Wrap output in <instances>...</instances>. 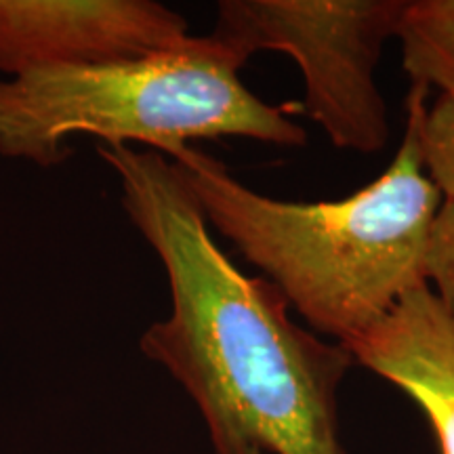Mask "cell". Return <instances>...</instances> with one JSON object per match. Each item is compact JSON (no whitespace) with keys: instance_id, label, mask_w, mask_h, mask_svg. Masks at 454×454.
<instances>
[{"instance_id":"ba28073f","label":"cell","mask_w":454,"mask_h":454,"mask_svg":"<svg viewBox=\"0 0 454 454\" xmlns=\"http://www.w3.org/2000/svg\"><path fill=\"white\" fill-rule=\"evenodd\" d=\"M417 89V145L423 168L440 192L442 200L454 202V99L440 95L434 106H425L427 87Z\"/></svg>"},{"instance_id":"52a82bcc","label":"cell","mask_w":454,"mask_h":454,"mask_svg":"<svg viewBox=\"0 0 454 454\" xmlns=\"http://www.w3.org/2000/svg\"><path fill=\"white\" fill-rule=\"evenodd\" d=\"M395 38L412 84L454 99V0H411Z\"/></svg>"},{"instance_id":"5b68a950","label":"cell","mask_w":454,"mask_h":454,"mask_svg":"<svg viewBox=\"0 0 454 454\" xmlns=\"http://www.w3.org/2000/svg\"><path fill=\"white\" fill-rule=\"evenodd\" d=\"M190 38L184 15L154 0H0V72L141 59Z\"/></svg>"},{"instance_id":"7a4b0ae2","label":"cell","mask_w":454,"mask_h":454,"mask_svg":"<svg viewBox=\"0 0 454 454\" xmlns=\"http://www.w3.org/2000/svg\"><path fill=\"white\" fill-rule=\"evenodd\" d=\"M417 89L404 139L372 184L331 202H284L231 177L190 144L167 158L208 227L280 288L314 333L349 345L425 280V247L442 196L417 145Z\"/></svg>"},{"instance_id":"3957f363","label":"cell","mask_w":454,"mask_h":454,"mask_svg":"<svg viewBox=\"0 0 454 454\" xmlns=\"http://www.w3.org/2000/svg\"><path fill=\"white\" fill-rule=\"evenodd\" d=\"M244 64L213 36L141 59L57 67L0 81V156L55 167L74 135L144 144L168 156L187 141L244 137L303 147L308 130L238 76Z\"/></svg>"},{"instance_id":"6da1fadb","label":"cell","mask_w":454,"mask_h":454,"mask_svg":"<svg viewBox=\"0 0 454 454\" xmlns=\"http://www.w3.org/2000/svg\"><path fill=\"white\" fill-rule=\"evenodd\" d=\"M98 154L167 271L170 314L139 348L194 400L213 452L348 454L339 423V387L356 364L348 345L299 326L276 284L236 268L167 156L106 144Z\"/></svg>"},{"instance_id":"9c48e42d","label":"cell","mask_w":454,"mask_h":454,"mask_svg":"<svg viewBox=\"0 0 454 454\" xmlns=\"http://www.w3.org/2000/svg\"><path fill=\"white\" fill-rule=\"evenodd\" d=\"M425 280L435 284V299L454 322V202L442 200L425 247Z\"/></svg>"},{"instance_id":"277c9868","label":"cell","mask_w":454,"mask_h":454,"mask_svg":"<svg viewBox=\"0 0 454 454\" xmlns=\"http://www.w3.org/2000/svg\"><path fill=\"white\" fill-rule=\"evenodd\" d=\"M411 0H221L211 36L242 64L261 51L291 55L303 74L301 110L340 150L374 154L389 141L377 84L383 44Z\"/></svg>"},{"instance_id":"8992f818","label":"cell","mask_w":454,"mask_h":454,"mask_svg":"<svg viewBox=\"0 0 454 454\" xmlns=\"http://www.w3.org/2000/svg\"><path fill=\"white\" fill-rule=\"evenodd\" d=\"M348 349L356 364L404 391L427 417L440 454H454V322L429 282L408 291Z\"/></svg>"}]
</instances>
